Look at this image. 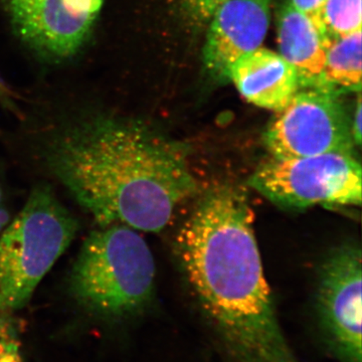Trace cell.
Wrapping results in <instances>:
<instances>
[{"label":"cell","instance_id":"cell-1","mask_svg":"<svg viewBox=\"0 0 362 362\" xmlns=\"http://www.w3.org/2000/svg\"><path fill=\"white\" fill-rule=\"evenodd\" d=\"M176 251L230 361L300 362L279 323L242 188H209L181 226Z\"/></svg>","mask_w":362,"mask_h":362},{"label":"cell","instance_id":"cell-2","mask_svg":"<svg viewBox=\"0 0 362 362\" xmlns=\"http://www.w3.org/2000/svg\"><path fill=\"white\" fill-rule=\"evenodd\" d=\"M49 168L101 226L160 232L197 190L185 150L113 115L68 126L47 147Z\"/></svg>","mask_w":362,"mask_h":362},{"label":"cell","instance_id":"cell-3","mask_svg":"<svg viewBox=\"0 0 362 362\" xmlns=\"http://www.w3.org/2000/svg\"><path fill=\"white\" fill-rule=\"evenodd\" d=\"M156 262L138 230L124 225L101 226L81 247L71 274L74 297L90 311L122 317L151 301Z\"/></svg>","mask_w":362,"mask_h":362},{"label":"cell","instance_id":"cell-4","mask_svg":"<svg viewBox=\"0 0 362 362\" xmlns=\"http://www.w3.org/2000/svg\"><path fill=\"white\" fill-rule=\"evenodd\" d=\"M77 230V221L49 187L33 190L23 211L0 237L2 310L25 306Z\"/></svg>","mask_w":362,"mask_h":362},{"label":"cell","instance_id":"cell-5","mask_svg":"<svg viewBox=\"0 0 362 362\" xmlns=\"http://www.w3.org/2000/svg\"><path fill=\"white\" fill-rule=\"evenodd\" d=\"M249 185L283 209L361 206V164L356 154L270 156L250 176Z\"/></svg>","mask_w":362,"mask_h":362},{"label":"cell","instance_id":"cell-6","mask_svg":"<svg viewBox=\"0 0 362 362\" xmlns=\"http://www.w3.org/2000/svg\"><path fill=\"white\" fill-rule=\"evenodd\" d=\"M264 143L270 156L276 158L327 153L356 156L350 118L339 93L322 86L300 88L269 124Z\"/></svg>","mask_w":362,"mask_h":362},{"label":"cell","instance_id":"cell-7","mask_svg":"<svg viewBox=\"0 0 362 362\" xmlns=\"http://www.w3.org/2000/svg\"><path fill=\"white\" fill-rule=\"evenodd\" d=\"M362 255L346 243L324 261L316 309L324 340L338 362H362Z\"/></svg>","mask_w":362,"mask_h":362},{"label":"cell","instance_id":"cell-8","mask_svg":"<svg viewBox=\"0 0 362 362\" xmlns=\"http://www.w3.org/2000/svg\"><path fill=\"white\" fill-rule=\"evenodd\" d=\"M104 0H4L14 33L39 56L65 61L89 42Z\"/></svg>","mask_w":362,"mask_h":362},{"label":"cell","instance_id":"cell-9","mask_svg":"<svg viewBox=\"0 0 362 362\" xmlns=\"http://www.w3.org/2000/svg\"><path fill=\"white\" fill-rule=\"evenodd\" d=\"M273 0H226L209 21L202 59L211 77L228 81L230 66L262 47Z\"/></svg>","mask_w":362,"mask_h":362},{"label":"cell","instance_id":"cell-10","mask_svg":"<svg viewBox=\"0 0 362 362\" xmlns=\"http://www.w3.org/2000/svg\"><path fill=\"white\" fill-rule=\"evenodd\" d=\"M228 78L247 102L275 113L283 110L300 89L295 69L279 52L263 47L237 59Z\"/></svg>","mask_w":362,"mask_h":362},{"label":"cell","instance_id":"cell-11","mask_svg":"<svg viewBox=\"0 0 362 362\" xmlns=\"http://www.w3.org/2000/svg\"><path fill=\"white\" fill-rule=\"evenodd\" d=\"M277 35L279 54L296 71L300 88L320 86L331 40L290 1L279 9Z\"/></svg>","mask_w":362,"mask_h":362},{"label":"cell","instance_id":"cell-12","mask_svg":"<svg viewBox=\"0 0 362 362\" xmlns=\"http://www.w3.org/2000/svg\"><path fill=\"white\" fill-rule=\"evenodd\" d=\"M361 30L331 40L326 49L320 86L337 92L361 89Z\"/></svg>","mask_w":362,"mask_h":362},{"label":"cell","instance_id":"cell-13","mask_svg":"<svg viewBox=\"0 0 362 362\" xmlns=\"http://www.w3.org/2000/svg\"><path fill=\"white\" fill-rule=\"evenodd\" d=\"M362 0H327L322 21L330 40L361 30Z\"/></svg>","mask_w":362,"mask_h":362},{"label":"cell","instance_id":"cell-14","mask_svg":"<svg viewBox=\"0 0 362 362\" xmlns=\"http://www.w3.org/2000/svg\"><path fill=\"white\" fill-rule=\"evenodd\" d=\"M0 362H23L21 343L13 322L0 316Z\"/></svg>","mask_w":362,"mask_h":362},{"label":"cell","instance_id":"cell-15","mask_svg":"<svg viewBox=\"0 0 362 362\" xmlns=\"http://www.w3.org/2000/svg\"><path fill=\"white\" fill-rule=\"evenodd\" d=\"M226 0H177L181 13L194 26L206 25L214 11Z\"/></svg>","mask_w":362,"mask_h":362},{"label":"cell","instance_id":"cell-16","mask_svg":"<svg viewBox=\"0 0 362 362\" xmlns=\"http://www.w3.org/2000/svg\"><path fill=\"white\" fill-rule=\"evenodd\" d=\"M293 6L305 14L316 26L317 30L326 35L324 30L322 13L327 0H289ZM327 37V35H326Z\"/></svg>","mask_w":362,"mask_h":362},{"label":"cell","instance_id":"cell-17","mask_svg":"<svg viewBox=\"0 0 362 362\" xmlns=\"http://www.w3.org/2000/svg\"><path fill=\"white\" fill-rule=\"evenodd\" d=\"M362 103L361 92L357 95L356 109H354L352 119H350V130H351L352 139L356 147L361 145L362 136Z\"/></svg>","mask_w":362,"mask_h":362},{"label":"cell","instance_id":"cell-18","mask_svg":"<svg viewBox=\"0 0 362 362\" xmlns=\"http://www.w3.org/2000/svg\"><path fill=\"white\" fill-rule=\"evenodd\" d=\"M4 92H6V88H4V82H2L1 78H0V95Z\"/></svg>","mask_w":362,"mask_h":362},{"label":"cell","instance_id":"cell-19","mask_svg":"<svg viewBox=\"0 0 362 362\" xmlns=\"http://www.w3.org/2000/svg\"><path fill=\"white\" fill-rule=\"evenodd\" d=\"M2 310L1 303H0V311Z\"/></svg>","mask_w":362,"mask_h":362},{"label":"cell","instance_id":"cell-20","mask_svg":"<svg viewBox=\"0 0 362 362\" xmlns=\"http://www.w3.org/2000/svg\"><path fill=\"white\" fill-rule=\"evenodd\" d=\"M0 197H1V194H0Z\"/></svg>","mask_w":362,"mask_h":362}]
</instances>
